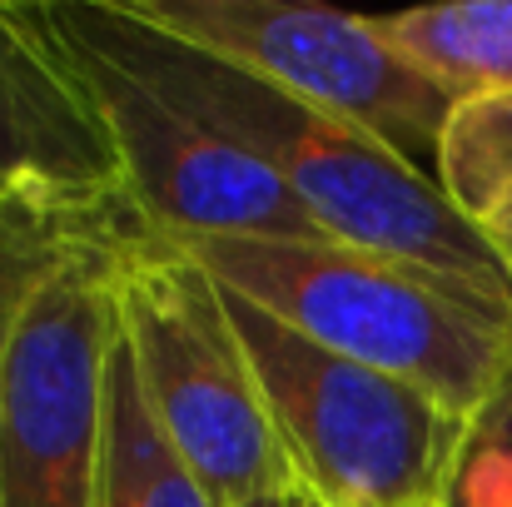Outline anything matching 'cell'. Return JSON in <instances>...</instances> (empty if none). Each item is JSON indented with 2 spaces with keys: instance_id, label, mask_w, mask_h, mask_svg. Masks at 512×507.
Wrapping results in <instances>:
<instances>
[{
  "instance_id": "5bb4252c",
  "label": "cell",
  "mask_w": 512,
  "mask_h": 507,
  "mask_svg": "<svg viewBox=\"0 0 512 507\" xmlns=\"http://www.w3.org/2000/svg\"><path fill=\"white\" fill-rule=\"evenodd\" d=\"M473 224L483 229V239H488V249H493V259H498V269L508 274V284H512V189H503Z\"/></svg>"
},
{
  "instance_id": "30bf717a",
  "label": "cell",
  "mask_w": 512,
  "mask_h": 507,
  "mask_svg": "<svg viewBox=\"0 0 512 507\" xmlns=\"http://www.w3.org/2000/svg\"><path fill=\"white\" fill-rule=\"evenodd\" d=\"M95 507H209L194 473L179 463L160 423L145 408L130 338L115 324L110 373H105V463Z\"/></svg>"
},
{
  "instance_id": "4fadbf2b",
  "label": "cell",
  "mask_w": 512,
  "mask_h": 507,
  "mask_svg": "<svg viewBox=\"0 0 512 507\" xmlns=\"http://www.w3.org/2000/svg\"><path fill=\"white\" fill-rule=\"evenodd\" d=\"M443 507H512V378L468 423Z\"/></svg>"
},
{
  "instance_id": "7c38bea8",
  "label": "cell",
  "mask_w": 512,
  "mask_h": 507,
  "mask_svg": "<svg viewBox=\"0 0 512 507\" xmlns=\"http://www.w3.org/2000/svg\"><path fill=\"white\" fill-rule=\"evenodd\" d=\"M438 184L468 219H478L503 189H512V95L453 110L438 150Z\"/></svg>"
},
{
  "instance_id": "52a82bcc",
  "label": "cell",
  "mask_w": 512,
  "mask_h": 507,
  "mask_svg": "<svg viewBox=\"0 0 512 507\" xmlns=\"http://www.w3.org/2000/svg\"><path fill=\"white\" fill-rule=\"evenodd\" d=\"M65 45L120 145L130 209L150 229L170 239H334L264 160L174 110L115 60L75 40Z\"/></svg>"
},
{
  "instance_id": "ba28073f",
  "label": "cell",
  "mask_w": 512,
  "mask_h": 507,
  "mask_svg": "<svg viewBox=\"0 0 512 507\" xmlns=\"http://www.w3.org/2000/svg\"><path fill=\"white\" fill-rule=\"evenodd\" d=\"M0 204L70 219L130 209L110 120L45 5H0Z\"/></svg>"
},
{
  "instance_id": "9a60e30c",
  "label": "cell",
  "mask_w": 512,
  "mask_h": 507,
  "mask_svg": "<svg viewBox=\"0 0 512 507\" xmlns=\"http://www.w3.org/2000/svg\"><path fill=\"white\" fill-rule=\"evenodd\" d=\"M289 498H294V493H284V498H264V503H249V507H289Z\"/></svg>"
},
{
  "instance_id": "6da1fadb",
  "label": "cell",
  "mask_w": 512,
  "mask_h": 507,
  "mask_svg": "<svg viewBox=\"0 0 512 507\" xmlns=\"http://www.w3.org/2000/svg\"><path fill=\"white\" fill-rule=\"evenodd\" d=\"M45 10L65 40L115 60L174 110L264 160L334 239L512 294L483 229L443 194V184L388 155L363 130L160 30L130 0H50Z\"/></svg>"
},
{
  "instance_id": "9c48e42d",
  "label": "cell",
  "mask_w": 512,
  "mask_h": 507,
  "mask_svg": "<svg viewBox=\"0 0 512 507\" xmlns=\"http://www.w3.org/2000/svg\"><path fill=\"white\" fill-rule=\"evenodd\" d=\"M383 40L453 105L512 95V0H453L373 15Z\"/></svg>"
},
{
  "instance_id": "5b68a950",
  "label": "cell",
  "mask_w": 512,
  "mask_h": 507,
  "mask_svg": "<svg viewBox=\"0 0 512 507\" xmlns=\"http://www.w3.org/2000/svg\"><path fill=\"white\" fill-rule=\"evenodd\" d=\"M130 5L160 30L254 70L274 90L363 130L403 165L438 179L443 130L458 105L383 40L373 15H343L324 5H284V0H130Z\"/></svg>"
},
{
  "instance_id": "7a4b0ae2",
  "label": "cell",
  "mask_w": 512,
  "mask_h": 507,
  "mask_svg": "<svg viewBox=\"0 0 512 507\" xmlns=\"http://www.w3.org/2000/svg\"><path fill=\"white\" fill-rule=\"evenodd\" d=\"M214 284L309 343L423 388L453 418L512 378V294L343 239H174Z\"/></svg>"
},
{
  "instance_id": "277c9868",
  "label": "cell",
  "mask_w": 512,
  "mask_h": 507,
  "mask_svg": "<svg viewBox=\"0 0 512 507\" xmlns=\"http://www.w3.org/2000/svg\"><path fill=\"white\" fill-rule=\"evenodd\" d=\"M224 289V284H219ZM289 483L314 507H443L468 423L224 289Z\"/></svg>"
},
{
  "instance_id": "2e32d148",
  "label": "cell",
  "mask_w": 512,
  "mask_h": 507,
  "mask_svg": "<svg viewBox=\"0 0 512 507\" xmlns=\"http://www.w3.org/2000/svg\"><path fill=\"white\" fill-rule=\"evenodd\" d=\"M289 507H314V503H304V498H299V493H294V498H289Z\"/></svg>"
},
{
  "instance_id": "8fae6325",
  "label": "cell",
  "mask_w": 512,
  "mask_h": 507,
  "mask_svg": "<svg viewBox=\"0 0 512 507\" xmlns=\"http://www.w3.org/2000/svg\"><path fill=\"white\" fill-rule=\"evenodd\" d=\"M130 219H135V209L105 214V219H70V214L0 204V358L10 353V343L20 334L30 304L40 299V289L70 259H80L90 244L130 229Z\"/></svg>"
},
{
  "instance_id": "8992f818",
  "label": "cell",
  "mask_w": 512,
  "mask_h": 507,
  "mask_svg": "<svg viewBox=\"0 0 512 507\" xmlns=\"http://www.w3.org/2000/svg\"><path fill=\"white\" fill-rule=\"evenodd\" d=\"M125 234L70 259L40 289L0 358V507H95L100 498Z\"/></svg>"
},
{
  "instance_id": "3957f363",
  "label": "cell",
  "mask_w": 512,
  "mask_h": 507,
  "mask_svg": "<svg viewBox=\"0 0 512 507\" xmlns=\"http://www.w3.org/2000/svg\"><path fill=\"white\" fill-rule=\"evenodd\" d=\"M115 304L145 408L209 507L294 493L224 289L140 214L120 249Z\"/></svg>"
}]
</instances>
